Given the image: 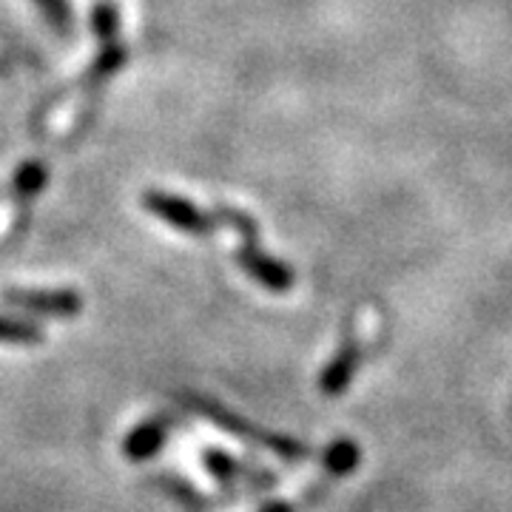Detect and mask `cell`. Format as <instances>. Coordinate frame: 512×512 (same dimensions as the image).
Masks as SVG:
<instances>
[{"mask_svg": "<svg viewBox=\"0 0 512 512\" xmlns=\"http://www.w3.org/2000/svg\"><path fill=\"white\" fill-rule=\"evenodd\" d=\"M37 3L43 6V12L55 20L57 26H66L69 23V6H66V0H37Z\"/></svg>", "mask_w": 512, "mask_h": 512, "instance_id": "9", "label": "cell"}, {"mask_svg": "<svg viewBox=\"0 0 512 512\" xmlns=\"http://www.w3.org/2000/svg\"><path fill=\"white\" fill-rule=\"evenodd\" d=\"M214 214H217V222H220L222 228H234L239 237H242V245H239L237 251V262L242 265V271L251 276L254 282H259L262 288H268V291H291L293 279H296L293 268L285 265V262H279V259H274V256H268L259 248L256 222L248 214H242L237 208H228V205L217 208Z\"/></svg>", "mask_w": 512, "mask_h": 512, "instance_id": "1", "label": "cell"}, {"mask_svg": "<svg viewBox=\"0 0 512 512\" xmlns=\"http://www.w3.org/2000/svg\"><path fill=\"white\" fill-rule=\"evenodd\" d=\"M46 183H49V168L40 160H29V163H23L15 171L12 188H15V194H18L20 200H32V197H37L46 188Z\"/></svg>", "mask_w": 512, "mask_h": 512, "instance_id": "6", "label": "cell"}, {"mask_svg": "<svg viewBox=\"0 0 512 512\" xmlns=\"http://www.w3.org/2000/svg\"><path fill=\"white\" fill-rule=\"evenodd\" d=\"M359 362H362V350L356 345V339H348L342 350L330 359V365L325 367L322 379H319V390L325 396H342L345 390L353 382L356 370H359Z\"/></svg>", "mask_w": 512, "mask_h": 512, "instance_id": "4", "label": "cell"}, {"mask_svg": "<svg viewBox=\"0 0 512 512\" xmlns=\"http://www.w3.org/2000/svg\"><path fill=\"white\" fill-rule=\"evenodd\" d=\"M165 441V419H151L143 421L131 436L123 444V450H126V456L131 461H146L151 458L157 450H160V444Z\"/></svg>", "mask_w": 512, "mask_h": 512, "instance_id": "5", "label": "cell"}, {"mask_svg": "<svg viewBox=\"0 0 512 512\" xmlns=\"http://www.w3.org/2000/svg\"><path fill=\"white\" fill-rule=\"evenodd\" d=\"M359 464V447L348 439H339L336 444H330L325 453V467L333 476H345L350 470H356Z\"/></svg>", "mask_w": 512, "mask_h": 512, "instance_id": "8", "label": "cell"}, {"mask_svg": "<svg viewBox=\"0 0 512 512\" xmlns=\"http://www.w3.org/2000/svg\"><path fill=\"white\" fill-rule=\"evenodd\" d=\"M0 342H6V345H40L43 330L37 328L35 322H26V319L0 316Z\"/></svg>", "mask_w": 512, "mask_h": 512, "instance_id": "7", "label": "cell"}, {"mask_svg": "<svg viewBox=\"0 0 512 512\" xmlns=\"http://www.w3.org/2000/svg\"><path fill=\"white\" fill-rule=\"evenodd\" d=\"M12 74V63L6 57H0V77H9Z\"/></svg>", "mask_w": 512, "mask_h": 512, "instance_id": "10", "label": "cell"}, {"mask_svg": "<svg viewBox=\"0 0 512 512\" xmlns=\"http://www.w3.org/2000/svg\"><path fill=\"white\" fill-rule=\"evenodd\" d=\"M143 208L151 211L157 220L168 222L171 228L191 234V237H208V234H214L220 228L214 211L208 214V211H202L200 205L188 202L185 197H177V194H168V191H146L143 194Z\"/></svg>", "mask_w": 512, "mask_h": 512, "instance_id": "2", "label": "cell"}, {"mask_svg": "<svg viewBox=\"0 0 512 512\" xmlns=\"http://www.w3.org/2000/svg\"><path fill=\"white\" fill-rule=\"evenodd\" d=\"M262 512H293L288 504H271V507H265Z\"/></svg>", "mask_w": 512, "mask_h": 512, "instance_id": "11", "label": "cell"}, {"mask_svg": "<svg viewBox=\"0 0 512 512\" xmlns=\"http://www.w3.org/2000/svg\"><path fill=\"white\" fill-rule=\"evenodd\" d=\"M3 302L20 311L40 316H77L83 311V296L74 291H6Z\"/></svg>", "mask_w": 512, "mask_h": 512, "instance_id": "3", "label": "cell"}]
</instances>
